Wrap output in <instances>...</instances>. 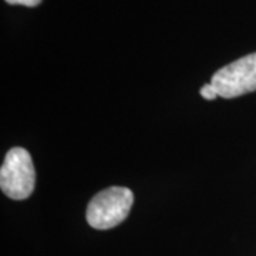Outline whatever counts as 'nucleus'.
<instances>
[{
    "instance_id": "1",
    "label": "nucleus",
    "mask_w": 256,
    "mask_h": 256,
    "mask_svg": "<svg viewBox=\"0 0 256 256\" xmlns=\"http://www.w3.org/2000/svg\"><path fill=\"white\" fill-rule=\"evenodd\" d=\"M134 202L131 190L126 186H110L92 196L87 206L86 218L94 229H111L126 220Z\"/></svg>"
},
{
    "instance_id": "2",
    "label": "nucleus",
    "mask_w": 256,
    "mask_h": 256,
    "mask_svg": "<svg viewBox=\"0 0 256 256\" xmlns=\"http://www.w3.org/2000/svg\"><path fill=\"white\" fill-rule=\"evenodd\" d=\"M36 185V170L28 150L14 146L4 156L0 168V188L12 200H26Z\"/></svg>"
},
{
    "instance_id": "3",
    "label": "nucleus",
    "mask_w": 256,
    "mask_h": 256,
    "mask_svg": "<svg viewBox=\"0 0 256 256\" xmlns=\"http://www.w3.org/2000/svg\"><path fill=\"white\" fill-rule=\"evenodd\" d=\"M210 84L224 98H235L256 92V53L244 56L220 68Z\"/></svg>"
},
{
    "instance_id": "4",
    "label": "nucleus",
    "mask_w": 256,
    "mask_h": 256,
    "mask_svg": "<svg viewBox=\"0 0 256 256\" xmlns=\"http://www.w3.org/2000/svg\"><path fill=\"white\" fill-rule=\"evenodd\" d=\"M200 94H201L202 97L205 98V100H215L220 94H218V92H216V88L210 84V82H208V84H205L204 87L201 88V92H200Z\"/></svg>"
},
{
    "instance_id": "5",
    "label": "nucleus",
    "mask_w": 256,
    "mask_h": 256,
    "mask_svg": "<svg viewBox=\"0 0 256 256\" xmlns=\"http://www.w3.org/2000/svg\"><path fill=\"white\" fill-rule=\"evenodd\" d=\"M9 4H22L28 8H36L42 3V0H6Z\"/></svg>"
}]
</instances>
